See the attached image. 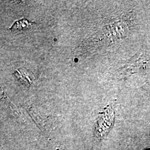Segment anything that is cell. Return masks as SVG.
Returning <instances> with one entry per match:
<instances>
[{
  "mask_svg": "<svg viewBox=\"0 0 150 150\" xmlns=\"http://www.w3.org/2000/svg\"><path fill=\"white\" fill-rule=\"evenodd\" d=\"M114 111L111 106L106 108L103 112L100 113L97 123V136L102 137L110 131L114 122Z\"/></svg>",
  "mask_w": 150,
  "mask_h": 150,
  "instance_id": "6da1fadb",
  "label": "cell"
},
{
  "mask_svg": "<svg viewBox=\"0 0 150 150\" xmlns=\"http://www.w3.org/2000/svg\"><path fill=\"white\" fill-rule=\"evenodd\" d=\"M15 75L17 80L25 86L29 87L35 82V77L33 74L25 68H20L16 70Z\"/></svg>",
  "mask_w": 150,
  "mask_h": 150,
  "instance_id": "7a4b0ae2",
  "label": "cell"
},
{
  "mask_svg": "<svg viewBox=\"0 0 150 150\" xmlns=\"http://www.w3.org/2000/svg\"><path fill=\"white\" fill-rule=\"evenodd\" d=\"M33 25V22L28 21L27 19L22 18L16 21L10 28V30L12 32L22 31L28 30Z\"/></svg>",
  "mask_w": 150,
  "mask_h": 150,
  "instance_id": "3957f363",
  "label": "cell"
}]
</instances>
